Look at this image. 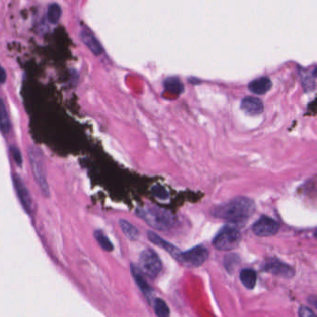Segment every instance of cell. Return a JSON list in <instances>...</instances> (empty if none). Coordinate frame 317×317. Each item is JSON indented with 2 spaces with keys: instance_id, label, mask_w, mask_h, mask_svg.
<instances>
[{
  "instance_id": "1",
  "label": "cell",
  "mask_w": 317,
  "mask_h": 317,
  "mask_svg": "<svg viewBox=\"0 0 317 317\" xmlns=\"http://www.w3.org/2000/svg\"><path fill=\"white\" fill-rule=\"evenodd\" d=\"M256 210L254 201L248 197H235L224 204L215 206L212 214L234 224H244Z\"/></svg>"
},
{
  "instance_id": "2",
  "label": "cell",
  "mask_w": 317,
  "mask_h": 317,
  "mask_svg": "<svg viewBox=\"0 0 317 317\" xmlns=\"http://www.w3.org/2000/svg\"><path fill=\"white\" fill-rule=\"evenodd\" d=\"M137 215L151 227L159 230L167 231L174 226L175 216L167 209L156 206H147L137 209Z\"/></svg>"
},
{
  "instance_id": "3",
  "label": "cell",
  "mask_w": 317,
  "mask_h": 317,
  "mask_svg": "<svg viewBox=\"0 0 317 317\" xmlns=\"http://www.w3.org/2000/svg\"><path fill=\"white\" fill-rule=\"evenodd\" d=\"M28 158L33 170V178L41 190L45 197L50 196V186L47 180V172L45 167L44 158L41 152L34 146L28 147Z\"/></svg>"
},
{
  "instance_id": "4",
  "label": "cell",
  "mask_w": 317,
  "mask_h": 317,
  "mask_svg": "<svg viewBox=\"0 0 317 317\" xmlns=\"http://www.w3.org/2000/svg\"><path fill=\"white\" fill-rule=\"evenodd\" d=\"M241 239L242 235L238 229L225 226L218 233L212 244L219 251H233L239 245Z\"/></svg>"
},
{
  "instance_id": "5",
  "label": "cell",
  "mask_w": 317,
  "mask_h": 317,
  "mask_svg": "<svg viewBox=\"0 0 317 317\" xmlns=\"http://www.w3.org/2000/svg\"><path fill=\"white\" fill-rule=\"evenodd\" d=\"M140 271L150 278H156L162 270V262L153 250H145L139 256Z\"/></svg>"
},
{
  "instance_id": "6",
  "label": "cell",
  "mask_w": 317,
  "mask_h": 317,
  "mask_svg": "<svg viewBox=\"0 0 317 317\" xmlns=\"http://www.w3.org/2000/svg\"><path fill=\"white\" fill-rule=\"evenodd\" d=\"M208 251L203 245H196L185 252H181L178 262L190 267H198L208 258Z\"/></svg>"
},
{
  "instance_id": "7",
  "label": "cell",
  "mask_w": 317,
  "mask_h": 317,
  "mask_svg": "<svg viewBox=\"0 0 317 317\" xmlns=\"http://www.w3.org/2000/svg\"><path fill=\"white\" fill-rule=\"evenodd\" d=\"M279 229H280L279 223L275 220H273V218L268 217L265 215L260 218L256 223L252 225L253 233L261 237L275 235L278 233Z\"/></svg>"
},
{
  "instance_id": "8",
  "label": "cell",
  "mask_w": 317,
  "mask_h": 317,
  "mask_svg": "<svg viewBox=\"0 0 317 317\" xmlns=\"http://www.w3.org/2000/svg\"><path fill=\"white\" fill-rule=\"evenodd\" d=\"M262 269L266 273H273V275L283 278H291L295 274L293 268L275 258L264 262L262 265Z\"/></svg>"
},
{
  "instance_id": "9",
  "label": "cell",
  "mask_w": 317,
  "mask_h": 317,
  "mask_svg": "<svg viewBox=\"0 0 317 317\" xmlns=\"http://www.w3.org/2000/svg\"><path fill=\"white\" fill-rule=\"evenodd\" d=\"M12 183L13 186L16 191L17 196L19 198V201L22 205V208L25 210V212L32 215L33 212V200L31 195L28 191L26 185L22 182V179L19 177V175L17 174H12Z\"/></svg>"
},
{
  "instance_id": "10",
  "label": "cell",
  "mask_w": 317,
  "mask_h": 317,
  "mask_svg": "<svg viewBox=\"0 0 317 317\" xmlns=\"http://www.w3.org/2000/svg\"><path fill=\"white\" fill-rule=\"evenodd\" d=\"M80 39L82 40L84 44L89 49L94 55L100 56L103 52V49L100 45V41L95 37L94 33H92L89 29L83 27L80 31Z\"/></svg>"
},
{
  "instance_id": "11",
  "label": "cell",
  "mask_w": 317,
  "mask_h": 317,
  "mask_svg": "<svg viewBox=\"0 0 317 317\" xmlns=\"http://www.w3.org/2000/svg\"><path fill=\"white\" fill-rule=\"evenodd\" d=\"M131 269V273H132V276H133L134 280L136 282V284L138 285L139 290L143 292V294L145 295V298L147 299V301L149 302H153L154 301V291L151 289L150 285L148 284L146 282L144 275H143V272L140 271V269L135 266L134 264H131L130 266Z\"/></svg>"
},
{
  "instance_id": "12",
  "label": "cell",
  "mask_w": 317,
  "mask_h": 317,
  "mask_svg": "<svg viewBox=\"0 0 317 317\" xmlns=\"http://www.w3.org/2000/svg\"><path fill=\"white\" fill-rule=\"evenodd\" d=\"M148 238H149V240H150L153 244H155V245H157V246H159V248H161L163 250H165V251L168 252L175 260L178 261L179 257L181 255V251H180L178 248H176V246L172 245L171 243H169V242H167L166 240L163 239L160 236H158L157 234L153 233V232H151V231L148 232Z\"/></svg>"
},
{
  "instance_id": "13",
  "label": "cell",
  "mask_w": 317,
  "mask_h": 317,
  "mask_svg": "<svg viewBox=\"0 0 317 317\" xmlns=\"http://www.w3.org/2000/svg\"><path fill=\"white\" fill-rule=\"evenodd\" d=\"M241 108L248 115L256 116L263 111V103L262 100L256 97H245L241 102Z\"/></svg>"
},
{
  "instance_id": "14",
  "label": "cell",
  "mask_w": 317,
  "mask_h": 317,
  "mask_svg": "<svg viewBox=\"0 0 317 317\" xmlns=\"http://www.w3.org/2000/svg\"><path fill=\"white\" fill-rule=\"evenodd\" d=\"M272 81L269 78L262 77V78H257L251 82L249 89L252 93L257 95H263L267 93L268 91L272 88Z\"/></svg>"
},
{
  "instance_id": "15",
  "label": "cell",
  "mask_w": 317,
  "mask_h": 317,
  "mask_svg": "<svg viewBox=\"0 0 317 317\" xmlns=\"http://www.w3.org/2000/svg\"><path fill=\"white\" fill-rule=\"evenodd\" d=\"M11 129V120L7 111L5 103L0 98V132L3 135L10 133Z\"/></svg>"
},
{
  "instance_id": "16",
  "label": "cell",
  "mask_w": 317,
  "mask_h": 317,
  "mask_svg": "<svg viewBox=\"0 0 317 317\" xmlns=\"http://www.w3.org/2000/svg\"><path fill=\"white\" fill-rule=\"evenodd\" d=\"M301 77L304 89L308 91H312L315 88V68L313 67L309 70H301Z\"/></svg>"
},
{
  "instance_id": "17",
  "label": "cell",
  "mask_w": 317,
  "mask_h": 317,
  "mask_svg": "<svg viewBox=\"0 0 317 317\" xmlns=\"http://www.w3.org/2000/svg\"><path fill=\"white\" fill-rule=\"evenodd\" d=\"M240 280L248 290H253L257 282V273L252 269H243L240 273Z\"/></svg>"
},
{
  "instance_id": "18",
  "label": "cell",
  "mask_w": 317,
  "mask_h": 317,
  "mask_svg": "<svg viewBox=\"0 0 317 317\" xmlns=\"http://www.w3.org/2000/svg\"><path fill=\"white\" fill-rule=\"evenodd\" d=\"M119 225L121 227L123 233L126 235V237L131 241H136L139 238V232L136 226H134L132 223H129L126 220H120Z\"/></svg>"
},
{
  "instance_id": "19",
  "label": "cell",
  "mask_w": 317,
  "mask_h": 317,
  "mask_svg": "<svg viewBox=\"0 0 317 317\" xmlns=\"http://www.w3.org/2000/svg\"><path fill=\"white\" fill-rule=\"evenodd\" d=\"M165 88H166V90L175 95L181 94L184 89V85L177 78H167L165 81Z\"/></svg>"
},
{
  "instance_id": "20",
  "label": "cell",
  "mask_w": 317,
  "mask_h": 317,
  "mask_svg": "<svg viewBox=\"0 0 317 317\" xmlns=\"http://www.w3.org/2000/svg\"><path fill=\"white\" fill-rule=\"evenodd\" d=\"M61 13L62 11H61V6L57 3L50 4L48 8V13H47L49 22L52 24L58 23L61 19Z\"/></svg>"
},
{
  "instance_id": "21",
  "label": "cell",
  "mask_w": 317,
  "mask_h": 317,
  "mask_svg": "<svg viewBox=\"0 0 317 317\" xmlns=\"http://www.w3.org/2000/svg\"><path fill=\"white\" fill-rule=\"evenodd\" d=\"M94 237L103 251H108V252L113 251L114 245L112 244L111 241L109 240V238L106 236V234L101 230L95 231Z\"/></svg>"
},
{
  "instance_id": "22",
  "label": "cell",
  "mask_w": 317,
  "mask_h": 317,
  "mask_svg": "<svg viewBox=\"0 0 317 317\" xmlns=\"http://www.w3.org/2000/svg\"><path fill=\"white\" fill-rule=\"evenodd\" d=\"M153 306H154V311L156 312V315L159 317H167L170 314L169 308L167 305V303L165 301L156 298L153 301Z\"/></svg>"
},
{
  "instance_id": "23",
  "label": "cell",
  "mask_w": 317,
  "mask_h": 317,
  "mask_svg": "<svg viewBox=\"0 0 317 317\" xmlns=\"http://www.w3.org/2000/svg\"><path fill=\"white\" fill-rule=\"evenodd\" d=\"M239 262V256L236 254H230L224 259V266L229 272H232L236 264Z\"/></svg>"
},
{
  "instance_id": "24",
  "label": "cell",
  "mask_w": 317,
  "mask_h": 317,
  "mask_svg": "<svg viewBox=\"0 0 317 317\" xmlns=\"http://www.w3.org/2000/svg\"><path fill=\"white\" fill-rule=\"evenodd\" d=\"M10 152H11V156L13 158V161L15 162L17 166L18 167H22V156L20 149L15 145H11V147H10Z\"/></svg>"
},
{
  "instance_id": "25",
  "label": "cell",
  "mask_w": 317,
  "mask_h": 317,
  "mask_svg": "<svg viewBox=\"0 0 317 317\" xmlns=\"http://www.w3.org/2000/svg\"><path fill=\"white\" fill-rule=\"evenodd\" d=\"M152 193H153V195L158 197L159 199H167V197L169 196V194L167 193V190L160 185H155L152 188Z\"/></svg>"
},
{
  "instance_id": "26",
  "label": "cell",
  "mask_w": 317,
  "mask_h": 317,
  "mask_svg": "<svg viewBox=\"0 0 317 317\" xmlns=\"http://www.w3.org/2000/svg\"><path fill=\"white\" fill-rule=\"evenodd\" d=\"M299 315L301 317L315 316V312L309 307L301 306L299 310Z\"/></svg>"
},
{
  "instance_id": "27",
  "label": "cell",
  "mask_w": 317,
  "mask_h": 317,
  "mask_svg": "<svg viewBox=\"0 0 317 317\" xmlns=\"http://www.w3.org/2000/svg\"><path fill=\"white\" fill-rule=\"evenodd\" d=\"M6 79H7V75H6L5 70L0 65V83H5Z\"/></svg>"
}]
</instances>
